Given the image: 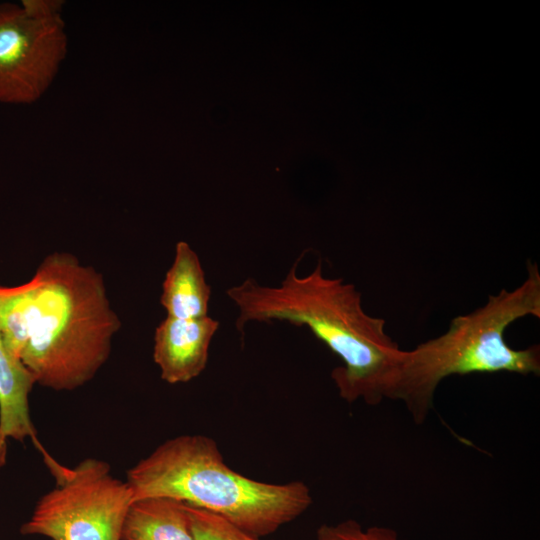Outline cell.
<instances>
[{
    "label": "cell",
    "instance_id": "obj_13",
    "mask_svg": "<svg viewBox=\"0 0 540 540\" xmlns=\"http://www.w3.org/2000/svg\"><path fill=\"white\" fill-rule=\"evenodd\" d=\"M19 4L27 14L41 19L62 17L64 7L61 0H22Z\"/></svg>",
    "mask_w": 540,
    "mask_h": 540
},
{
    "label": "cell",
    "instance_id": "obj_2",
    "mask_svg": "<svg viewBox=\"0 0 540 540\" xmlns=\"http://www.w3.org/2000/svg\"><path fill=\"white\" fill-rule=\"evenodd\" d=\"M299 261L279 286L247 278L226 291L239 309L237 330L243 334L250 321L278 320L308 327L342 361L331 373L341 398L350 403L359 399L370 405L380 403L401 348L387 334L385 320L365 312L361 293L353 284L324 276L321 260L311 273L300 277Z\"/></svg>",
    "mask_w": 540,
    "mask_h": 540
},
{
    "label": "cell",
    "instance_id": "obj_8",
    "mask_svg": "<svg viewBox=\"0 0 540 540\" xmlns=\"http://www.w3.org/2000/svg\"><path fill=\"white\" fill-rule=\"evenodd\" d=\"M210 295L211 288L205 280L198 255L187 242H178L160 297L167 316L178 319L206 317Z\"/></svg>",
    "mask_w": 540,
    "mask_h": 540
},
{
    "label": "cell",
    "instance_id": "obj_6",
    "mask_svg": "<svg viewBox=\"0 0 540 540\" xmlns=\"http://www.w3.org/2000/svg\"><path fill=\"white\" fill-rule=\"evenodd\" d=\"M67 53L62 17L36 18L20 4L0 3V103L37 102L52 85Z\"/></svg>",
    "mask_w": 540,
    "mask_h": 540
},
{
    "label": "cell",
    "instance_id": "obj_4",
    "mask_svg": "<svg viewBox=\"0 0 540 540\" xmlns=\"http://www.w3.org/2000/svg\"><path fill=\"white\" fill-rule=\"evenodd\" d=\"M133 500L162 496L213 512L261 538L302 515L312 504L302 481L273 484L231 469L216 442L181 435L159 445L127 471Z\"/></svg>",
    "mask_w": 540,
    "mask_h": 540
},
{
    "label": "cell",
    "instance_id": "obj_11",
    "mask_svg": "<svg viewBox=\"0 0 540 540\" xmlns=\"http://www.w3.org/2000/svg\"><path fill=\"white\" fill-rule=\"evenodd\" d=\"M186 505L195 540H260L213 512Z\"/></svg>",
    "mask_w": 540,
    "mask_h": 540
},
{
    "label": "cell",
    "instance_id": "obj_7",
    "mask_svg": "<svg viewBox=\"0 0 540 540\" xmlns=\"http://www.w3.org/2000/svg\"><path fill=\"white\" fill-rule=\"evenodd\" d=\"M219 322L209 316L198 319L166 318L154 335L153 359L162 380L186 383L199 376L208 362L209 346Z\"/></svg>",
    "mask_w": 540,
    "mask_h": 540
},
{
    "label": "cell",
    "instance_id": "obj_10",
    "mask_svg": "<svg viewBox=\"0 0 540 540\" xmlns=\"http://www.w3.org/2000/svg\"><path fill=\"white\" fill-rule=\"evenodd\" d=\"M122 540H195L186 503L162 496L131 502Z\"/></svg>",
    "mask_w": 540,
    "mask_h": 540
},
{
    "label": "cell",
    "instance_id": "obj_1",
    "mask_svg": "<svg viewBox=\"0 0 540 540\" xmlns=\"http://www.w3.org/2000/svg\"><path fill=\"white\" fill-rule=\"evenodd\" d=\"M120 320L103 277L70 253L55 252L24 284L0 285V329L35 383L72 391L108 360Z\"/></svg>",
    "mask_w": 540,
    "mask_h": 540
},
{
    "label": "cell",
    "instance_id": "obj_5",
    "mask_svg": "<svg viewBox=\"0 0 540 540\" xmlns=\"http://www.w3.org/2000/svg\"><path fill=\"white\" fill-rule=\"evenodd\" d=\"M41 450L56 485L38 500L20 532L51 540H122L133 501L127 482L114 477L103 460L87 458L66 467Z\"/></svg>",
    "mask_w": 540,
    "mask_h": 540
},
{
    "label": "cell",
    "instance_id": "obj_14",
    "mask_svg": "<svg viewBox=\"0 0 540 540\" xmlns=\"http://www.w3.org/2000/svg\"><path fill=\"white\" fill-rule=\"evenodd\" d=\"M7 438L0 432V467L5 464L7 455Z\"/></svg>",
    "mask_w": 540,
    "mask_h": 540
},
{
    "label": "cell",
    "instance_id": "obj_9",
    "mask_svg": "<svg viewBox=\"0 0 540 540\" xmlns=\"http://www.w3.org/2000/svg\"><path fill=\"white\" fill-rule=\"evenodd\" d=\"M35 380L7 345L0 329V432L6 438L36 444L29 395Z\"/></svg>",
    "mask_w": 540,
    "mask_h": 540
},
{
    "label": "cell",
    "instance_id": "obj_12",
    "mask_svg": "<svg viewBox=\"0 0 540 540\" xmlns=\"http://www.w3.org/2000/svg\"><path fill=\"white\" fill-rule=\"evenodd\" d=\"M316 540H406L386 526L363 527L354 519L336 524H323L316 532Z\"/></svg>",
    "mask_w": 540,
    "mask_h": 540
},
{
    "label": "cell",
    "instance_id": "obj_3",
    "mask_svg": "<svg viewBox=\"0 0 540 540\" xmlns=\"http://www.w3.org/2000/svg\"><path fill=\"white\" fill-rule=\"evenodd\" d=\"M540 318V271L527 262L525 280L513 290L490 295L474 311L453 318L438 337L398 352L383 389V398L404 403L416 424H422L438 385L453 375L509 372L539 375L540 350L515 349L505 339L515 321Z\"/></svg>",
    "mask_w": 540,
    "mask_h": 540
}]
</instances>
